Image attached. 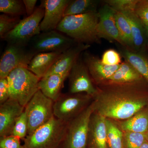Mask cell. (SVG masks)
<instances>
[{"label": "cell", "mask_w": 148, "mask_h": 148, "mask_svg": "<svg viewBox=\"0 0 148 148\" xmlns=\"http://www.w3.org/2000/svg\"><path fill=\"white\" fill-rule=\"evenodd\" d=\"M146 86L103 85L93 98L95 112L107 119L121 121L128 119L148 105Z\"/></svg>", "instance_id": "cell-1"}, {"label": "cell", "mask_w": 148, "mask_h": 148, "mask_svg": "<svg viewBox=\"0 0 148 148\" xmlns=\"http://www.w3.org/2000/svg\"><path fill=\"white\" fill-rule=\"evenodd\" d=\"M99 15L96 12L64 16L56 30L78 43L90 45L99 43L97 34Z\"/></svg>", "instance_id": "cell-2"}, {"label": "cell", "mask_w": 148, "mask_h": 148, "mask_svg": "<svg viewBox=\"0 0 148 148\" xmlns=\"http://www.w3.org/2000/svg\"><path fill=\"white\" fill-rule=\"evenodd\" d=\"M68 123L53 116L27 135L23 140L24 148H59L65 138Z\"/></svg>", "instance_id": "cell-3"}, {"label": "cell", "mask_w": 148, "mask_h": 148, "mask_svg": "<svg viewBox=\"0 0 148 148\" xmlns=\"http://www.w3.org/2000/svg\"><path fill=\"white\" fill-rule=\"evenodd\" d=\"M8 81L10 99L18 102L23 107L39 90L40 79L27 68H18L11 72Z\"/></svg>", "instance_id": "cell-4"}, {"label": "cell", "mask_w": 148, "mask_h": 148, "mask_svg": "<svg viewBox=\"0 0 148 148\" xmlns=\"http://www.w3.org/2000/svg\"><path fill=\"white\" fill-rule=\"evenodd\" d=\"M95 112L93 101L79 114L68 122L66 135L59 148H86L90 118Z\"/></svg>", "instance_id": "cell-5"}, {"label": "cell", "mask_w": 148, "mask_h": 148, "mask_svg": "<svg viewBox=\"0 0 148 148\" xmlns=\"http://www.w3.org/2000/svg\"><path fill=\"white\" fill-rule=\"evenodd\" d=\"M44 14V8L41 4L32 15L21 20L17 26L6 36L4 40L8 44L27 46L31 40L41 32L40 24Z\"/></svg>", "instance_id": "cell-6"}, {"label": "cell", "mask_w": 148, "mask_h": 148, "mask_svg": "<svg viewBox=\"0 0 148 148\" xmlns=\"http://www.w3.org/2000/svg\"><path fill=\"white\" fill-rule=\"evenodd\" d=\"M54 102L39 90L25 108L28 122V135L48 122L53 116Z\"/></svg>", "instance_id": "cell-7"}, {"label": "cell", "mask_w": 148, "mask_h": 148, "mask_svg": "<svg viewBox=\"0 0 148 148\" xmlns=\"http://www.w3.org/2000/svg\"><path fill=\"white\" fill-rule=\"evenodd\" d=\"M92 100L86 93L61 94L53 104L54 116L68 122L86 108Z\"/></svg>", "instance_id": "cell-8"}, {"label": "cell", "mask_w": 148, "mask_h": 148, "mask_svg": "<svg viewBox=\"0 0 148 148\" xmlns=\"http://www.w3.org/2000/svg\"><path fill=\"white\" fill-rule=\"evenodd\" d=\"M77 43L55 30L41 32L31 40L27 46L36 54L42 52H63Z\"/></svg>", "instance_id": "cell-9"}, {"label": "cell", "mask_w": 148, "mask_h": 148, "mask_svg": "<svg viewBox=\"0 0 148 148\" xmlns=\"http://www.w3.org/2000/svg\"><path fill=\"white\" fill-rule=\"evenodd\" d=\"M35 55L28 46L8 44L0 60V79L7 77L17 68L27 69Z\"/></svg>", "instance_id": "cell-10"}, {"label": "cell", "mask_w": 148, "mask_h": 148, "mask_svg": "<svg viewBox=\"0 0 148 148\" xmlns=\"http://www.w3.org/2000/svg\"><path fill=\"white\" fill-rule=\"evenodd\" d=\"M69 92L71 93H86L94 98L98 92L94 86L87 67L80 56L72 67L69 74Z\"/></svg>", "instance_id": "cell-11"}, {"label": "cell", "mask_w": 148, "mask_h": 148, "mask_svg": "<svg viewBox=\"0 0 148 148\" xmlns=\"http://www.w3.org/2000/svg\"><path fill=\"white\" fill-rule=\"evenodd\" d=\"M71 0H45L41 4L45 9V14L40 24L41 32L56 30L63 17L66 7Z\"/></svg>", "instance_id": "cell-12"}, {"label": "cell", "mask_w": 148, "mask_h": 148, "mask_svg": "<svg viewBox=\"0 0 148 148\" xmlns=\"http://www.w3.org/2000/svg\"><path fill=\"white\" fill-rule=\"evenodd\" d=\"M90 46V45L78 42L72 46L61 53L45 76L56 74L69 77L72 67L81 53Z\"/></svg>", "instance_id": "cell-13"}, {"label": "cell", "mask_w": 148, "mask_h": 148, "mask_svg": "<svg viewBox=\"0 0 148 148\" xmlns=\"http://www.w3.org/2000/svg\"><path fill=\"white\" fill-rule=\"evenodd\" d=\"M115 12L113 9L106 3L99 9L97 34L100 39H105L110 42H116L121 45L116 24Z\"/></svg>", "instance_id": "cell-14"}, {"label": "cell", "mask_w": 148, "mask_h": 148, "mask_svg": "<svg viewBox=\"0 0 148 148\" xmlns=\"http://www.w3.org/2000/svg\"><path fill=\"white\" fill-rule=\"evenodd\" d=\"M83 60L93 82L98 86L107 82L119 68L120 65L110 66L102 63L101 59L95 56L85 52Z\"/></svg>", "instance_id": "cell-15"}, {"label": "cell", "mask_w": 148, "mask_h": 148, "mask_svg": "<svg viewBox=\"0 0 148 148\" xmlns=\"http://www.w3.org/2000/svg\"><path fill=\"white\" fill-rule=\"evenodd\" d=\"M24 110L25 107L11 99L0 105V137L11 135L16 120Z\"/></svg>", "instance_id": "cell-16"}, {"label": "cell", "mask_w": 148, "mask_h": 148, "mask_svg": "<svg viewBox=\"0 0 148 148\" xmlns=\"http://www.w3.org/2000/svg\"><path fill=\"white\" fill-rule=\"evenodd\" d=\"M86 148H108L106 118L95 112L90 118Z\"/></svg>", "instance_id": "cell-17"}, {"label": "cell", "mask_w": 148, "mask_h": 148, "mask_svg": "<svg viewBox=\"0 0 148 148\" xmlns=\"http://www.w3.org/2000/svg\"><path fill=\"white\" fill-rule=\"evenodd\" d=\"M148 85L145 80L136 69L125 61L122 63L116 71L102 85Z\"/></svg>", "instance_id": "cell-18"}, {"label": "cell", "mask_w": 148, "mask_h": 148, "mask_svg": "<svg viewBox=\"0 0 148 148\" xmlns=\"http://www.w3.org/2000/svg\"><path fill=\"white\" fill-rule=\"evenodd\" d=\"M126 17L131 28L133 41V51H145L147 47V33L145 27L135 11L121 12Z\"/></svg>", "instance_id": "cell-19"}, {"label": "cell", "mask_w": 148, "mask_h": 148, "mask_svg": "<svg viewBox=\"0 0 148 148\" xmlns=\"http://www.w3.org/2000/svg\"><path fill=\"white\" fill-rule=\"evenodd\" d=\"M62 52H42L37 53L32 58L27 69L40 79L45 76Z\"/></svg>", "instance_id": "cell-20"}, {"label": "cell", "mask_w": 148, "mask_h": 148, "mask_svg": "<svg viewBox=\"0 0 148 148\" xmlns=\"http://www.w3.org/2000/svg\"><path fill=\"white\" fill-rule=\"evenodd\" d=\"M68 77L67 76L56 74L45 76L39 82V90L54 102L61 95L64 82Z\"/></svg>", "instance_id": "cell-21"}, {"label": "cell", "mask_w": 148, "mask_h": 148, "mask_svg": "<svg viewBox=\"0 0 148 148\" xmlns=\"http://www.w3.org/2000/svg\"><path fill=\"white\" fill-rule=\"evenodd\" d=\"M114 122L123 132L145 134L148 129V105L130 118Z\"/></svg>", "instance_id": "cell-22"}, {"label": "cell", "mask_w": 148, "mask_h": 148, "mask_svg": "<svg viewBox=\"0 0 148 148\" xmlns=\"http://www.w3.org/2000/svg\"><path fill=\"white\" fill-rule=\"evenodd\" d=\"M120 54L125 61L132 65L148 84V55L145 51L135 52L124 47L121 49Z\"/></svg>", "instance_id": "cell-23"}, {"label": "cell", "mask_w": 148, "mask_h": 148, "mask_svg": "<svg viewBox=\"0 0 148 148\" xmlns=\"http://www.w3.org/2000/svg\"><path fill=\"white\" fill-rule=\"evenodd\" d=\"M100 1L97 0L71 1L64 14V16L96 12Z\"/></svg>", "instance_id": "cell-24"}, {"label": "cell", "mask_w": 148, "mask_h": 148, "mask_svg": "<svg viewBox=\"0 0 148 148\" xmlns=\"http://www.w3.org/2000/svg\"><path fill=\"white\" fill-rule=\"evenodd\" d=\"M115 19L121 40V45L132 50L133 41L132 32L128 20L123 14L116 11L115 14Z\"/></svg>", "instance_id": "cell-25"}, {"label": "cell", "mask_w": 148, "mask_h": 148, "mask_svg": "<svg viewBox=\"0 0 148 148\" xmlns=\"http://www.w3.org/2000/svg\"><path fill=\"white\" fill-rule=\"evenodd\" d=\"M108 148H124L123 132L112 120L106 118Z\"/></svg>", "instance_id": "cell-26"}, {"label": "cell", "mask_w": 148, "mask_h": 148, "mask_svg": "<svg viewBox=\"0 0 148 148\" xmlns=\"http://www.w3.org/2000/svg\"><path fill=\"white\" fill-rule=\"evenodd\" d=\"M0 12L15 16L26 13L24 3L21 0H0Z\"/></svg>", "instance_id": "cell-27"}, {"label": "cell", "mask_w": 148, "mask_h": 148, "mask_svg": "<svg viewBox=\"0 0 148 148\" xmlns=\"http://www.w3.org/2000/svg\"><path fill=\"white\" fill-rule=\"evenodd\" d=\"M20 16L3 14L0 15V38L3 40L21 21Z\"/></svg>", "instance_id": "cell-28"}, {"label": "cell", "mask_w": 148, "mask_h": 148, "mask_svg": "<svg viewBox=\"0 0 148 148\" xmlns=\"http://www.w3.org/2000/svg\"><path fill=\"white\" fill-rule=\"evenodd\" d=\"M123 132L124 148H140L146 141L145 134Z\"/></svg>", "instance_id": "cell-29"}, {"label": "cell", "mask_w": 148, "mask_h": 148, "mask_svg": "<svg viewBox=\"0 0 148 148\" xmlns=\"http://www.w3.org/2000/svg\"><path fill=\"white\" fill-rule=\"evenodd\" d=\"M138 0H106L104 1L116 12L135 11Z\"/></svg>", "instance_id": "cell-30"}, {"label": "cell", "mask_w": 148, "mask_h": 148, "mask_svg": "<svg viewBox=\"0 0 148 148\" xmlns=\"http://www.w3.org/2000/svg\"><path fill=\"white\" fill-rule=\"evenodd\" d=\"M28 122L27 113L24 110L16 120L11 135L24 140L28 135Z\"/></svg>", "instance_id": "cell-31"}, {"label": "cell", "mask_w": 148, "mask_h": 148, "mask_svg": "<svg viewBox=\"0 0 148 148\" xmlns=\"http://www.w3.org/2000/svg\"><path fill=\"white\" fill-rule=\"evenodd\" d=\"M121 57L120 53L118 51L110 49L103 53L101 61L103 64L108 66H116L122 64Z\"/></svg>", "instance_id": "cell-32"}, {"label": "cell", "mask_w": 148, "mask_h": 148, "mask_svg": "<svg viewBox=\"0 0 148 148\" xmlns=\"http://www.w3.org/2000/svg\"><path fill=\"white\" fill-rule=\"evenodd\" d=\"M135 12L144 25L148 27V0H138Z\"/></svg>", "instance_id": "cell-33"}, {"label": "cell", "mask_w": 148, "mask_h": 148, "mask_svg": "<svg viewBox=\"0 0 148 148\" xmlns=\"http://www.w3.org/2000/svg\"><path fill=\"white\" fill-rule=\"evenodd\" d=\"M20 140V138L12 135L0 137V148H24Z\"/></svg>", "instance_id": "cell-34"}, {"label": "cell", "mask_w": 148, "mask_h": 148, "mask_svg": "<svg viewBox=\"0 0 148 148\" xmlns=\"http://www.w3.org/2000/svg\"><path fill=\"white\" fill-rule=\"evenodd\" d=\"M10 99L9 89L7 78L0 79V105Z\"/></svg>", "instance_id": "cell-35"}, {"label": "cell", "mask_w": 148, "mask_h": 148, "mask_svg": "<svg viewBox=\"0 0 148 148\" xmlns=\"http://www.w3.org/2000/svg\"><path fill=\"white\" fill-rule=\"evenodd\" d=\"M27 16L32 15L34 12L37 0H23Z\"/></svg>", "instance_id": "cell-36"}, {"label": "cell", "mask_w": 148, "mask_h": 148, "mask_svg": "<svg viewBox=\"0 0 148 148\" xmlns=\"http://www.w3.org/2000/svg\"><path fill=\"white\" fill-rule=\"evenodd\" d=\"M140 148H148V142L146 141Z\"/></svg>", "instance_id": "cell-37"}, {"label": "cell", "mask_w": 148, "mask_h": 148, "mask_svg": "<svg viewBox=\"0 0 148 148\" xmlns=\"http://www.w3.org/2000/svg\"><path fill=\"white\" fill-rule=\"evenodd\" d=\"M146 28V33H147V47L148 48V27L145 26Z\"/></svg>", "instance_id": "cell-38"}, {"label": "cell", "mask_w": 148, "mask_h": 148, "mask_svg": "<svg viewBox=\"0 0 148 148\" xmlns=\"http://www.w3.org/2000/svg\"><path fill=\"white\" fill-rule=\"evenodd\" d=\"M146 141L148 142V129L147 132L145 133Z\"/></svg>", "instance_id": "cell-39"}]
</instances>
